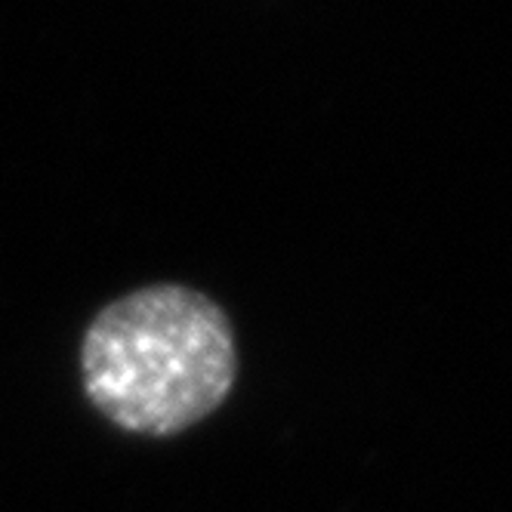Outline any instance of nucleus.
Returning <instances> with one entry per match:
<instances>
[{"label":"nucleus","instance_id":"f257e3e1","mask_svg":"<svg viewBox=\"0 0 512 512\" xmlns=\"http://www.w3.org/2000/svg\"><path fill=\"white\" fill-rule=\"evenodd\" d=\"M81 374L115 426L173 435L210 417L238 374L226 312L182 284H152L105 306L84 334Z\"/></svg>","mask_w":512,"mask_h":512}]
</instances>
